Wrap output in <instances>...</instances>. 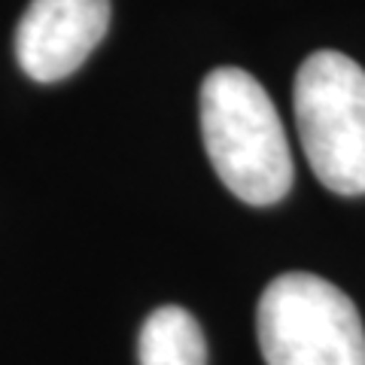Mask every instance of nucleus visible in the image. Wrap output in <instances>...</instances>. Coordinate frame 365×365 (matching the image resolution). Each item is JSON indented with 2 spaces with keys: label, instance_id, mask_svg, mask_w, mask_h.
I'll use <instances>...</instances> for the list:
<instances>
[{
  "label": "nucleus",
  "instance_id": "f257e3e1",
  "mask_svg": "<svg viewBox=\"0 0 365 365\" xmlns=\"http://www.w3.org/2000/svg\"><path fill=\"white\" fill-rule=\"evenodd\" d=\"M201 137L228 192L268 207L292 189V153L277 107L256 76L216 67L201 83Z\"/></svg>",
  "mask_w": 365,
  "mask_h": 365
},
{
  "label": "nucleus",
  "instance_id": "f03ea898",
  "mask_svg": "<svg viewBox=\"0 0 365 365\" xmlns=\"http://www.w3.org/2000/svg\"><path fill=\"white\" fill-rule=\"evenodd\" d=\"M302 150L335 195H365V71L341 52L307 55L292 86Z\"/></svg>",
  "mask_w": 365,
  "mask_h": 365
},
{
  "label": "nucleus",
  "instance_id": "7ed1b4c3",
  "mask_svg": "<svg viewBox=\"0 0 365 365\" xmlns=\"http://www.w3.org/2000/svg\"><path fill=\"white\" fill-rule=\"evenodd\" d=\"M256 335L268 365H365L356 304L317 274L274 277L256 307Z\"/></svg>",
  "mask_w": 365,
  "mask_h": 365
},
{
  "label": "nucleus",
  "instance_id": "20e7f679",
  "mask_svg": "<svg viewBox=\"0 0 365 365\" xmlns=\"http://www.w3.org/2000/svg\"><path fill=\"white\" fill-rule=\"evenodd\" d=\"M110 28V0H31L16 28V58L31 79L58 83L83 67Z\"/></svg>",
  "mask_w": 365,
  "mask_h": 365
},
{
  "label": "nucleus",
  "instance_id": "39448f33",
  "mask_svg": "<svg viewBox=\"0 0 365 365\" xmlns=\"http://www.w3.org/2000/svg\"><path fill=\"white\" fill-rule=\"evenodd\" d=\"M137 356L140 365H207V344L195 317L177 304H168L146 317Z\"/></svg>",
  "mask_w": 365,
  "mask_h": 365
}]
</instances>
